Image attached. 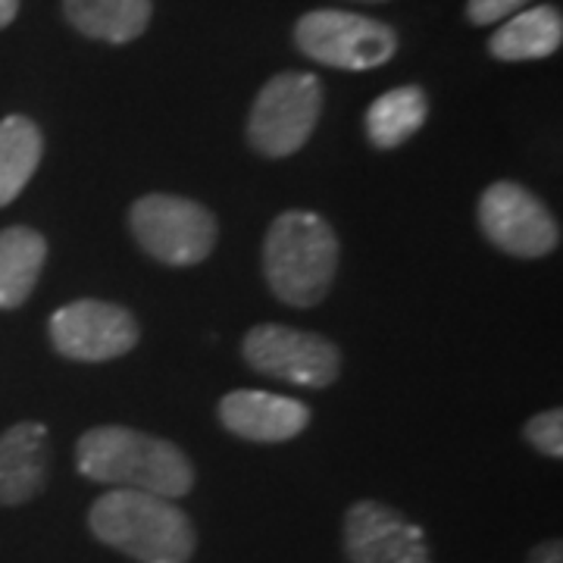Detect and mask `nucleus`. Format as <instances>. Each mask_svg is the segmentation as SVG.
Segmentation results:
<instances>
[{
    "label": "nucleus",
    "mask_w": 563,
    "mask_h": 563,
    "mask_svg": "<svg viewBox=\"0 0 563 563\" xmlns=\"http://www.w3.org/2000/svg\"><path fill=\"white\" fill-rule=\"evenodd\" d=\"M88 526L95 539L139 563H188L195 554V526L169 498L113 488L101 495Z\"/></svg>",
    "instance_id": "2"
},
{
    "label": "nucleus",
    "mask_w": 563,
    "mask_h": 563,
    "mask_svg": "<svg viewBox=\"0 0 563 563\" xmlns=\"http://www.w3.org/2000/svg\"><path fill=\"white\" fill-rule=\"evenodd\" d=\"M529 563H563L561 542H544L539 544L532 554H529Z\"/></svg>",
    "instance_id": "20"
},
{
    "label": "nucleus",
    "mask_w": 563,
    "mask_h": 563,
    "mask_svg": "<svg viewBox=\"0 0 563 563\" xmlns=\"http://www.w3.org/2000/svg\"><path fill=\"white\" fill-rule=\"evenodd\" d=\"M344 554L351 563H432L420 526L383 501H357L344 514Z\"/></svg>",
    "instance_id": "10"
},
{
    "label": "nucleus",
    "mask_w": 563,
    "mask_h": 563,
    "mask_svg": "<svg viewBox=\"0 0 563 563\" xmlns=\"http://www.w3.org/2000/svg\"><path fill=\"white\" fill-rule=\"evenodd\" d=\"M44 139L29 117H7L0 122V207L20 198L38 169Z\"/></svg>",
    "instance_id": "17"
},
{
    "label": "nucleus",
    "mask_w": 563,
    "mask_h": 563,
    "mask_svg": "<svg viewBox=\"0 0 563 563\" xmlns=\"http://www.w3.org/2000/svg\"><path fill=\"white\" fill-rule=\"evenodd\" d=\"M220 420L239 439L257 444H279L301 435L310 410L295 398L269 391H232L220 401Z\"/></svg>",
    "instance_id": "11"
},
{
    "label": "nucleus",
    "mask_w": 563,
    "mask_h": 563,
    "mask_svg": "<svg viewBox=\"0 0 563 563\" xmlns=\"http://www.w3.org/2000/svg\"><path fill=\"white\" fill-rule=\"evenodd\" d=\"M363 3H379V0H363Z\"/></svg>",
    "instance_id": "22"
},
{
    "label": "nucleus",
    "mask_w": 563,
    "mask_h": 563,
    "mask_svg": "<svg viewBox=\"0 0 563 563\" xmlns=\"http://www.w3.org/2000/svg\"><path fill=\"white\" fill-rule=\"evenodd\" d=\"M322 113V85L310 73H279L263 85L247 117V141L263 157H291L313 135Z\"/></svg>",
    "instance_id": "4"
},
{
    "label": "nucleus",
    "mask_w": 563,
    "mask_h": 563,
    "mask_svg": "<svg viewBox=\"0 0 563 563\" xmlns=\"http://www.w3.org/2000/svg\"><path fill=\"white\" fill-rule=\"evenodd\" d=\"M51 342L63 357L81 363L113 361L139 344L135 317L110 301H73L51 317Z\"/></svg>",
    "instance_id": "9"
},
{
    "label": "nucleus",
    "mask_w": 563,
    "mask_h": 563,
    "mask_svg": "<svg viewBox=\"0 0 563 563\" xmlns=\"http://www.w3.org/2000/svg\"><path fill=\"white\" fill-rule=\"evenodd\" d=\"M339 269V239L332 225L307 210L282 213L266 232L263 273L269 291L288 307L320 303Z\"/></svg>",
    "instance_id": "3"
},
{
    "label": "nucleus",
    "mask_w": 563,
    "mask_h": 563,
    "mask_svg": "<svg viewBox=\"0 0 563 563\" xmlns=\"http://www.w3.org/2000/svg\"><path fill=\"white\" fill-rule=\"evenodd\" d=\"M47 261L44 235L29 225L0 229V310H13L35 291Z\"/></svg>",
    "instance_id": "14"
},
{
    "label": "nucleus",
    "mask_w": 563,
    "mask_h": 563,
    "mask_svg": "<svg viewBox=\"0 0 563 563\" xmlns=\"http://www.w3.org/2000/svg\"><path fill=\"white\" fill-rule=\"evenodd\" d=\"M532 0H470L466 3V20L473 25H492V22L510 20L514 13L526 10Z\"/></svg>",
    "instance_id": "19"
},
{
    "label": "nucleus",
    "mask_w": 563,
    "mask_h": 563,
    "mask_svg": "<svg viewBox=\"0 0 563 563\" xmlns=\"http://www.w3.org/2000/svg\"><path fill=\"white\" fill-rule=\"evenodd\" d=\"M563 41V20L558 7H529L514 13L488 41L492 57L504 63L544 60L558 54Z\"/></svg>",
    "instance_id": "13"
},
{
    "label": "nucleus",
    "mask_w": 563,
    "mask_h": 563,
    "mask_svg": "<svg viewBox=\"0 0 563 563\" xmlns=\"http://www.w3.org/2000/svg\"><path fill=\"white\" fill-rule=\"evenodd\" d=\"M485 239L514 257H544L561 242V229L532 191L517 181H495L479 198Z\"/></svg>",
    "instance_id": "8"
},
{
    "label": "nucleus",
    "mask_w": 563,
    "mask_h": 563,
    "mask_svg": "<svg viewBox=\"0 0 563 563\" xmlns=\"http://www.w3.org/2000/svg\"><path fill=\"white\" fill-rule=\"evenodd\" d=\"M526 439L536 451H542L548 457H563V413L554 410H544L536 413L532 420L526 422Z\"/></svg>",
    "instance_id": "18"
},
{
    "label": "nucleus",
    "mask_w": 563,
    "mask_h": 563,
    "mask_svg": "<svg viewBox=\"0 0 563 563\" xmlns=\"http://www.w3.org/2000/svg\"><path fill=\"white\" fill-rule=\"evenodd\" d=\"M47 479V429L41 422H16L0 435V504L32 501Z\"/></svg>",
    "instance_id": "12"
},
{
    "label": "nucleus",
    "mask_w": 563,
    "mask_h": 563,
    "mask_svg": "<svg viewBox=\"0 0 563 563\" xmlns=\"http://www.w3.org/2000/svg\"><path fill=\"white\" fill-rule=\"evenodd\" d=\"M135 242L166 266H195L217 244V220L198 201L176 195H144L129 210Z\"/></svg>",
    "instance_id": "5"
},
{
    "label": "nucleus",
    "mask_w": 563,
    "mask_h": 563,
    "mask_svg": "<svg viewBox=\"0 0 563 563\" xmlns=\"http://www.w3.org/2000/svg\"><path fill=\"white\" fill-rule=\"evenodd\" d=\"M76 466L85 479L157 498H181L195 485V466L166 439L125 426L88 429L76 444Z\"/></svg>",
    "instance_id": "1"
},
{
    "label": "nucleus",
    "mask_w": 563,
    "mask_h": 563,
    "mask_svg": "<svg viewBox=\"0 0 563 563\" xmlns=\"http://www.w3.org/2000/svg\"><path fill=\"white\" fill-rule=\"evenodd\" d=\"M242 351L257 373L303 388H325L342 373V354L329 339L276 322L254 325L244 335Z\"/></svg>",
    "instance_id": "7"
},
{
    "label": "nucleus",
    "mask_w": 563,
    "mask_h": 563,
    "mask_svg": "<svg viewBox=\"0 0 563 563\" xmlns=\"http://www.w3.org/2000/svg\"><path fill=\"white\" fill-rule=\"evenodd\" d=\"M69 25L95 41H135L151 22V0H63Z\"/></svg>",
    "instance_id": "15"
},
{
    "label": "nucleus",
    "mask_w": 563,
    "mask_h": 563,
    "mask_svg": "<svg viewBox=\"0 0 563 563\" xmlns=\"http://www.w3.org/2000/svg\"><path fill=\"white\" fill-rule=\"evenodd\" d=\"M429 117V98L417 85L391 88L383 98L369 103L366 110V139L376 147L391 151L401 147L404 141L413 139Z\"/></svg>",
    "instance_id": "16"
},
{
    "label": "nucleus",
    "mask_w": 563,
    "mask_h": 563,
    "mask_svg": "<svg viewBox=\"0 0 563 563\" xmlns=\"http://www.w3.org/2000/svg\"><path fill=\"white\" fill-rule=\"evenodd\" d=\"M295 41L310 60L347 73L376 69L398 51V35L385 22L344 10H313L301 16Z\"/></svg>",
    "instance_id": "6"
},
{
    "label": "nucleus",
    "mask_w": 563,
    "mask_h": 563,
    "mask_svg": "<svg viewBox=\"0 0 563 563\" xmlns=\"http://www.w3.org/2000/svg\"><path fill=\"white\" fill-rule=\"evenodd\" d=\"M20 13V0H0V29H7Z\"/></svg>",
    "instance_id": "21"
}]
</instances>
